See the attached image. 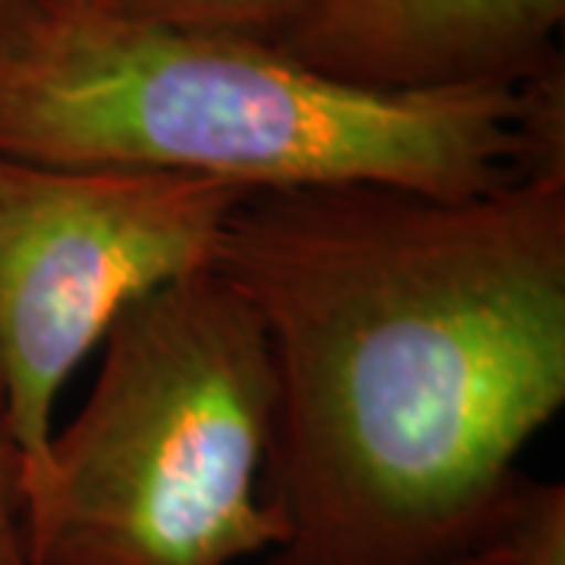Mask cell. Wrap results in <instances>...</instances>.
I'll return each mask as SVG.
<instances>
[{"label": "cell", "mask_w": 565, "mask_h": 565, "mask_svg": "<svg viewBox=\"0 0 565 565\" xmlns=\"http://www.w3.org/2000/svg\"><path fill=\"white\" fill-rule=\"evenodd\" d=\"M274 371L214 267L145 292L104 337L73 422L22 471L32 565H236L282 541L262 500Z\"/></svg>", "instance_id": "obj_3"}, {"label": "cell", "mask_w": 565, "mask_h": 565, "mask_svg": "<svg viewBox=\"0 0 565 565\" xmlns=\"http://www.w3.org/2000/svg\"><path fill=\"white\" fill-rule=\"evenodd\" d=\"M47 7H57V10H82V7H92L95 0H44Z\"/></svg>", "instance_id": "obj_11"}, {"label": "cell", "mask_w": 565, "mask_h": 565, "mask_svg": "<svg viewBox=\"0 0 565 565\" xmlns=\"http://www.w3.org/2000/svg\"><path fill=\"white\" fill-rule=\"evenodd\" d=\"M503 537L515 553V565H565L563 481L527 478L519 490Z\"/></svg>", "instance_id": "obj_7"}, {"label": "cell", "mask_w": 565, "mask_h": 565, "mask_svg": "<svg viewBox=\"0 0 565 565\" xmlns=\"http://www.w3.org/2000/svg\"><path fill=\"white\" fill-rule=\"evenodd\" d=\"M214 270L274 371L264 565H449L503 541L565 405V180L252 192Z\"/></svg>", "instance_id": "obj_1"}, {"label": "cell", "mask_w": 565, "mask_h": 565, "mask_svg": "<svg viewBox=\"0 0 565 565\" xmlns=\"http://www.w3.org/2000/svg\"><path fill=\"white\" fill-rule=\"evenodd\" d=\"M239 185L0 154V412L35 468L63 384L145 292L214 267Z\"/></svg>", "instance_id": "obj_4"}, {"label": "cell", "mask_w": 565, "mask_h": 565, "mask_svg": "<svg viewBox=\"0 0 565 565\" xmlns=\"http://www.w3.org/2000/svg\"><path fill=\"white\" fill-rule=\"evenodd\" d=\"M0 565H32L22 522V456L0 412Z\"/></svg>", "instance_id": "obj_8"}, {"label": "cell", "mask_w": 565, "mask_h": 565, "mask_svg": "<svg viewBox=\"0 0 565 565\" xmlns=\"http://www.w3.org/2000/svg\"><path fill=\"white\" fill-rule=\"evenodd\" d=\"M321 3L327 0H95L92 7L120 20L277 44Z\"/></svg>", "instance_id": "obj_6"}, {"label": "cell", "mask_w": 565, "mask_h": 565, "mask_svg": "<svg viewBox=\"0 0 565 565\" xmlns=\"http://www.w3.org/2000/svg\"><path fill=\"white\" fill-rule=\"evenodd\" d=\"M449 565H515V553H512V546L503 537V541H497V544L484 546V550H478L471 556H462V559H456V563Z\"/></svg>", "instance_id": "obj_10"}, {"label": "cell", "mask_w": 565, "mask_h": 565, "mask_svg": "<svg viewBox=\"0 0 565 565\" xmlns=\"http://www.w3.org/2000/svg\"><path fill=\"white\" fill-rule=\"evenodd\" d=\"M0 154L465 199L522 177L519 85L371 92L277 44L44 3L0 51Z\"/></svg>", "instance_id": "obj_2"}, {"label": "cell", "mask_w": 565, "mask_h": 565, "mask_svg": "<svg viewBox=\"0 0 565 565\" xmlns=\"http://www.w3.org/2000/svg\"><path fill=\"white\" fill-rule=\"evenodd\" d=\"M41 7L44 0H0V51L20 35Z\"/></svg>", "instance_id": "obj_9"}, {"label": "cell", "mask_w": 565, "mask_h": 565, "mask_svg": "<svg viewBox=\"0 0 565 565\" xmlns=\"http://www.w3.org/2000/svg\"><path fill=\"white\" fill-rule=\"evenodd\" d=\"M565 0H327L277 47L371 92L519 85L559 57Z\"/></svg>", "instance_id": "obj_5"}]
</instances>
